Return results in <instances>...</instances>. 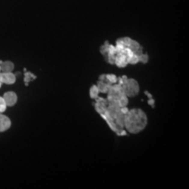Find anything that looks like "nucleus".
Masks as SVG:
<instances>
[{
    "instance_id": "1",
    "label": "nucleus",
    "mask_w": 189,
    "mask_h": 189,
    "mask_svg": "<svg viewBox=\"0 0 189 189\" xmlns=\"http://www.w3.org/2000/svg\"><path fill=\"white\" fill-rule=\"evenodd\" d=\"M108 106L106 110L101 113V117L106 121L108 125L113 131L118 135H125L124 131V114L121 111V107L118 104V98L108 96Z\"/></svg>"
},
{
    "instance_id": "2",
    "label": "nucleus",
    "mask_w": 189,
    "mask_h": 189,
    "mask_svg": "<svg viewBox=\"0 0 189 189\" xmlns=\"http://www.w3.org/2000/svg\"><path fill=\"white\" fill-rule=\"evenodd\" d=\"M124 128L132 134H137L142 131L147 124V117L145 113L140 109L129 110L124 116Z\"/></svg>"
},
{
    "instance_id": "3",
    "label": "nucleus",
    "mask_w": 189,
    "mask_h": 189,
    "mask_svg": "<svg viewBox=\"0 0 189 189\" xmlns=\"http://www.w3.org/2000/svg\"><path fill=\"white\" fill-rule=\"evenodd\" d=\"M122 88L124 95L128 97H133L139 92V85L134 79H127L125 82L122 84Z\"/></svg>"
},
{
    "instance_id": "4",
    "label": "nucleus",
    "mask_w": 189,
    "mask_h": 189,
    "mask_svg": "<svg viewBox=\"0 0 189 189\" xmlns=\"http://www.w3.org/2000/svg\"><path fill=\"white\" fill-rule=\"evenodd\" d=\"M16 81V75L12 72H0V82L11 85Z\"/></svg>"
},
{
    "instance_id": "5",
    "label": "nucleus",
    "mask_w": 189,
    "mask_h": 189,
    "mask_svg": "<svg viewBox=\"0 0 189 189\" xmlns=\"http://www.w3.org/2000/svg\"><path fill=\"white\" fill-rule=\"evenodd\" d=\"M3 98L5 100L7 107H13L18 102V96L13 91H8L5 93Z\"/></svg>"
},
{
    "instance_id": "6",
    "label": "nucleus",
    "mask_w": 189,
    "mask_h": 189,
    "mask_svg": "<svg viewBox=\"0 0 189 189\" xmlns=\"http://www.w3.org/2000/svg\"><path fill=\"white\" fill-rule=\"evenodd\" d=\"M107 94H108V96H115L117 98H119L120 96H122L124 95L123 88H122V85H120L119 83L112 84L110 86V89H109V91H108Z\"/></svg>"
},
{
    "instance_id": "7",
    "label": "nucleus",
    "mask_w": 189,
    "mask_h": 189,
    "mask_svg": "<svg viewBox=\"0 0 189 189\" xmlns=\"http://www.w3.org/2000/svg\"><path fill=\"white\" fill-rule=\"evenodd\" d=\"M11 126V122L10 118L0 113V132H4L9 130Z\"/></svg>"
},
{
    "instance_id": "8",
    "label": "nucleus",
    "mask_w": 189,
    "mask_h": 189,
    "mask_svg": "<svg viewBox=\"0 0 189 189\" xmlns=\"http://www.w3.org/2000/svg\"><path fill=\"white\" fill-rule=\"evenodd\" d=\"M111 85H112V84H110V83L107 82V81H101V80H99L96 86H97V88H98V90H99L100 93L107 94Z\"/></svg>"
},
{
    "instance_id": "9",
    "label": "nucleus",
    "mask_w": 189,
    "mask_h": 189,
    "mask_svg": "<svg viewBox=\"0 0 189 189\" xmlns=\"http://www.w3.org/2000/svg\"><path fill=\"white\" fill-rule=\"evenodd\" d=\"M1 72H12L14 69V64L10 60L2 61L0 64Z\"/></svg>"
},
{
    "instance_id": "10",
    "label": "nucleus",
    "mask_w": 189,
    "mask_h": 189,
    "mask_svg": "<svg viewBox=\"0 0 189 189\" xmlns=\"http://www.w3.org/2000/svg\"><path fill=\"white\" fill-rule=\"evenodd\" d=\"M99 90H98V88H97V86L96 85H93V86H91V88H90V96L91 99L93 100H96L98 96H99Z\"/></svg>"
},
{
    "instance_id": "11",
    "label": "nucleus",
    "mask_w": 189,
    "mask_h": 189,
    "mask_svg": "<svg viewBox=\"0 0 189 189\" xmlns=\"http://www.w3.org/2000/svg\"><path fill=\"white\" fill-rule=\"evenodd\" d=\"M36 79V76L33 75V74H32L30 72H26V74H25V77H24V81H25V84L27 86L28 85V83L30 82V81H32L33 80Z\"/></svg>"
},
{
    "instance_id": "12",
    "label": "nucleus",
    "mask_w": 189,
    "mask_h": 189,
    "mask_svg": "<svg viewBox=\"0 0 189 189\" xmlns=\"http://www.w3.org/2000/svg\"><path fill=\"white\" fill-rule=\"evenodd\" d=\"M105 80L107 82H109L110 84H115V83H117V77L115 75H112V74H110V75H105Z\"/></svg>"
},
{
    "instance_id": "13",
    "label": "nucleus",
    "mask_w": 189,
    "mask_h": 189,
    "mask_svg": "<svg viewBox=\"0 0 189 189\" xmlns=\"http://www.w3.org/2000/svg\"><path fill=\"white\" fill-rule=\"evenodd\" d=\"M129 102H128V96H126L125 95L120 96L118 98V104L119 106L122 108V107H126L128 105Z\"/></svg>"
},
{
    "instance_id": "14",
    "label": "nucleus",
    "mask_w": 189,
    "mask_h": 189,
    "mask_svg": "<svg viewBox=\"0 0 189 189\" xmlns=\"http://www.w3.org/2000/svg\"><path fill=\"white\" fill-rule=\"evenodd\" d=\"M149 60V56L146 53H140L139 55V61L143 63V64H146Z\"/></svg>"
},
{
    "instance_id": "15",
    "label": "nucleus",
    "mask_w": 189,
    "mask_h": 189,
    "mask_svg": "<svg viewBox=\"0 0 189 189\" xmlns=\"http://www.w3.org/2000/svg\"><path fill=\"white\" fill-rule=\"evenodd\" d=\"M139 55L136 54V53H133L129 59V64H131V65H136L137 63H139Z\"/></svg>"
},
{
    "instance_id": "16",
    "label": "nucleus",
    "mask_w": 189,
    "mask_h": 189,
    "mask_svg": "<svg viewBox=\"0 0 189 189\" xmlns=\"http://www.w3.org/2000/svg\"><path fill=\"white\" fill-rule=\"evenodd\" d=\"M6 108H7V105L3 98V96H0V113L5 112L6 110Z\"/></svg>"
},
{
    "instance_id": "17",
    "label": "nucleus",
    "mask_w": 189,
    "mask_h": 189,
    "mask_svg": "<svg viewBox=\"0 0 189 189\" xmlns=\"http://www.w3.org/2000/svg\"><path fill=\"white\" fill-rule=\"evenodd\" d=\"M148 103H149V105H151L152 108L154 107V100L152 99V98H149V101H148Z\"/></svg>"
},
{
    "instance_id": "18",
    "label": "nucleus",
    "mask_w": 189,
    "mask_h": 189,
    "mask_svg": "<svg viewBox=\"0 0 189 189\" xmlns=\"http://www.w3.org/2000/svg\"><path fill=\"white\" fill-rule=\"evenodd\" d=\"M1 86H2V83L0 82V88H1Z\"/></svg>"
},
{
    "instance_id": "19",
    "label": "nucleus",
    "mask_w": 189,
    "mask_h": 189,
    "mask_svg": "<svg viewBox=\"0 0 189 189\" xmlns=\"http://www.w3.org/2000/svg\"><path fill=\"white\" fill-rule=\"evenodd\" d=\"M0 72H1V69H0Z\"/></svg>"
}]
</instances>
